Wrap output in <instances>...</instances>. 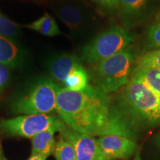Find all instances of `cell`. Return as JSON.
I'll list each match as a JSON object with an SVG mask.
<instances>
[{"mask_svg":"<svg viewBox=\"0 0 160 160\" xmlns=\"http://www.w3.org/2000/svg\"><path fill=\"white\" fill-rule=\"evenodd\" d=\"M56 111L68 127L79 133L136 139L118 114L113 100L97 86L88 85L79 91L60 88Z\"/></svg>","mask_w":160,"mask_h":160,"instance_id":"cell-1","label":"cell"},{"mask_svg":"<svg viewBox=\"0 0 160 160\" xmlns=\"http://www.w3.org/2000/svg\"><path fill=\"white\" fill-rule=\"evenodd\" d=\"M113 102L136 138L140 131L160 125V97L139 78L131 76Z\"/></svg>","mask_w":160,"mask_h":160,"instance_id":"cell-2","label":"cell"},{"mask_svg":"<svg viewBox=\"0 0 160 160\" xmlns=\"http://www.w3.org/2000/svg\"><path fill=\"white\" fill-rule=\"evenodd\" d=\"M135 53L131 47L92 65L91 79L104 93H114L127 85L135 64Z\"/></svg>","mask_w":160,"mask_h":160,"instance_id":"cell-3","label":"cell"},{"mask_svg":"<svg viewBox=\"0 0 160 160\" xmlns=\"http://www.w3.org/2000/svg\"><path fill=\"white\" fill-rule=\"evenodd\" d=\"M59 85L51 78L41 77L31 82L16 98L12 110L24 115L48 114L56 111Z\"/></svg>","mask_w":160,"mask_h":160,"instance_id":"cell-4","label":"cell"},{"mask_svg":"<svg viewBox=\"0 0 160 160\" xmlns=\"http://www.w3.org/2000/svg\"><path fill=\"white\" fill-rule=\"evenodd\" d=\"M134 40V35L129 29L112 25L83 48L81 59L93 65L128 48Z\"/></svg>","mask_w":160,"mask_h":160,"instance_id":"cell-5","label":"cell"},{"mask_svg":"<svg viewBox=\"0 0 160 160\" xmlns=\"http://www.w3.org/2000/svg\"><path fill=\"white\" fill-rule=\"evenodd\" d=\"M66 125L60 118L48 114L23 115L0 121V131L9 136L33 138L46 130L60 132Z\"/></svg>","mask_w":160,"mask_h":160,"instance_id":"cell-6","label":"cell"},{"mask_svg":"<svg viewBox=\"0 0 160 160\" xmlns=\"http://www.w3.org/2000/svg\"><path fill=\"white\" fill-rule=\"evenodd\" d=\"M59 133L62 139L73 145L77 160H106L102 153L97 139L93 136L79 133L67 125Z\"/></svg>","mask_w":160,"mask_h":160,"instance_id":"cell-7","label":"cell"},{"mask_svg":"<svg viewBox=\"0 0 160 160\" xmlns=\"http://www.w3.org/2000/svg\"><path fill=\"white\" fill-rule=\"evenodd\" d=\"M54 11L60 21L72 33H83L90 21L88 11L80 4L59 2L54 6Z\"/></svg>","mask_w":160,"mask_h":160,"instance_id":"cell-8","label":"cell"},{"mask_svg":"<svg viewBox=\"0 0 160 160\" xmlns=\"http://www.w3.org/2000/svg\"><path fill=\"white\" fill-rule=\"evenodd\" d=\"M97 142L106 160L126 159L133 155L137 148L134 140L119 135L101 136Z\"/></svg>","mask_w":160,"mask_h":160,"instance_id":"cell-9","label":"cell"},{"mask_svg":"<svg viewBox=\"0 0 160 160\" xmlns=\"http://www.w3.org/2000/svg\"><path fill=\"white\" fill-rule=\"evenodd\" d=\"M153 0H119V17L124 28L142 23L148 17Z\"/></svg>","mask_w":160,"mask_h":160,"instance_id":"cell-10","label":"cell"},{"mask_svg":"<svg viewBox=\"0 0 160 160\" xmlns=\"http://www.w3.org/2000/svg\"><path fill=\"white\" fill-rule=\"evenodd\" d=\"M82 59L71 53H59L52 57L47 64L50 78L57 84H63L73 70L82 66Z\"/></svg>","mask_w":160,"mask_h":160,"instance_id":"cell-11","label":"cell"},{"mask_svg":"<svg viewBox=\"0 0 160 160\" xmlns=\"http://www.w3.org/2000/svg\"><path fill=\"white\" fill-rule=\"evenodd\" d=\"M25 60V52L17 42L0 35V63L18 68L22 67Z\"/></svg>","mask_w":160,"mask_h":160,"instance_id":"cell-12","label":"cell"},{"mask_svg":"<svg viewBox=\"0 0 160 160\" xmlns=\"http://www.w3.org/2000/svg\"><path fill=\"white\" fill-rule=\"evenodd\" d=\"M131 76L139 78L160 97V70L148 64L138 62Z\"/></svg>","mask_w":160,"mask_h":160,"instance_id":"cell-13","label":"cell"},{"mask_svg":"<svg viewBox=\"0 0 160 160\" xmlns=\"http://www.w3.org/2000/svg\"><path fill=\"white\" fill-rule=\"evenodd\" d=\"M57 131L55 128L46 130L32 138V155L39 154L48 157L54 150V135Z\"/></svg>","mask_w":160,"mask_h":160,"instance_id":"cell-14","label":"cell"},{"mask_svg":"<svg viewBox=\"0 0 160 160\" xmlns=\"http://www.w3.org/2000/svg\"><path fill=\"white\" fill-rule=\"evenodd\" d=\"M27 27L48 37H56L62 33L56 20L48 13H45L39 19L28 25Z\"/></svg>","mask_w":160,"mask_h":160,"instance_id":"cell-15","label":"cell"},{"mask_svg":"<svg viewBox=\"0 0 160 160\" xmlns=\"http://www.w3.org/2000/svg\"><path fill=\"white\" fill-rule=\"evenodd\" d=\"M89 78L88 73L83 65L79 66L66 78L63 83L64 88L73 91H82L89 85Z\"/></svg>","mask_w":160,"mask_h":160,"instance_id":"cell-16","label":"cell"},{"mask_svg":"<svg viewBox=\"0 0 160 160\" xmlns=\"http://www.w3.org/2000/svg\"><path fill=\"white\" fill-rule=\"evenodd\" d=\"M53 154L57 160H77L73 145L62 138L55 145Z\"/></svg>","mask_w":160,"mask_h":160,"instance_id":"cell-17","label":"cell"},{"mask_svg":"<svg viewBox=\"0 0 160 160\" xmlns=\"http://www.w3.org/2000/svg\"><path fill=\"white\" fill-rule=\"evenodd\" d=\"M20 33L19 26L0 13V35L16 42Z\"/></svg>","mask_w":160,"mask_h":160,"instance_id":"cell-18","label":"cell"},{"mask_svg":"<svg viewBox=\"0 0 160 160\" xmlns=\"http://www.w3.org/2000/svg\"><path fill=\"white\" fill-rule=\"evenodd\" d=\"M147 42L150 48L154 50L160 48V22L154 23L149 28Z\"/></svg>","mask_w":160,"mask_h":160,"instance_id":"cell-19","label":"cell"},{"mask_svg":"<svg viewBox=\"0 0 160 160\" xmlns=\"http://www.w3.org/2000/svg\"><path fill=\"white\" fill-rule=\"evenodd\" d=\"M138 62L148 64L160 70V48L146 53L140 58Z\"/></svg>","mask_w":160,"mask_h":160,"instance_id":"cell-20","label":"cell"},{"mask_svg":"<svg viewBox=\"0 0 160 160\" xmlns=\"http://www.w3.org/2000/svg\"><path fill=\"white\" fill-rule=\"evenodd\" d=\"M11 79V68L0 63V90L5 88Z\"/></svg>","mask_w":160,"mask_h":160,"instance_id":"cell-21","label":"cell"},{"mask_svg":"<svg viewBox=\"0 0 160 160\" xmlns=\"http://www.w3.org/2000/svg\"><path fill=\"white\" fill-rule=\"evenodd\" d=\"M100 8L106 11H114L118 10L119 0H92Z\"/></svg>","mask_w":160,"mask_h":160,"instance_id":"cell-22","label":"cell"},{"mask_svg":"<svg viewBox=\"0 0 160 160\" xmlns=\"http://www.w3.org/2000/svg\"><path fill=\"white\" fill-rule=\"evenodd\" d=\"M47 157L39 154H33L28 160H46Z\"/></svg>","mask_w":160,"mask_h":160,"instance_id":"cell-23","label":"cell"},{"mask_svg":"<svg viewBox=\"0 0 160 160\" xmlns=\"http://www.w3.org/2000/svg\"><path fill=\"white\" fill-rule=\"evenodd\" d=\"M154 144L156 147L160 151V131L157 133L154 138Z\"/></svg>","mask_w":160,"mask_h":160,"instance_id":"cell-24","label":"cell"},{"mask_svg":"<svg viewBox=\"0 0 160 160\" xmlns=\"http://www.w3.org/2000/svg\"><path fill=\"white\" fill-rule=\"evenodd\" d=\"M157 22H160V8L159 10V11H158L157 16H156V18H155V23Z\"/></svg>","mask_w":160,"mask_h":160,"instance_id":"cell-25","label":"cell"},{"mask_svg":"<svg viewBox=\"0 0 160 160\" xmlns=\"http://www.w3.org/2000/svg\"><path fill=\"white\" fill-rule=\"evenodd\" d=\"M0 160H1V157H0Z\"/></svg>","mask_w":160,"mask_h":160,"instance_id":"cell-26","label":"cell"}]
</instances>
